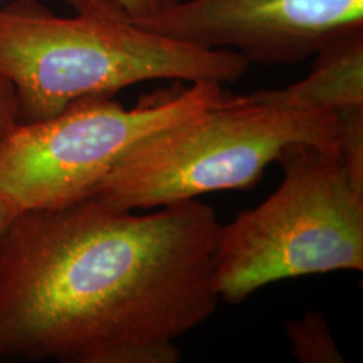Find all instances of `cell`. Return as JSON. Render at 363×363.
Returning <instances> with one entry per match:
<instances>
[{"mask_svg": "<svg viewBox=\"0 0 363 363\" xmlns=\"http://www.w3.org/2000/svg\"><path fill=\"white\" fill-rule=\"evenodd\" d=\"M216 210L93 198L18 214L0 256V361L177 363L218 307Z\"/></svg>", "mask_w": 363, "mask_h": 363, "instance_id": "cell-1", "label": "cell"}, {"mask_svg": "<svg viewBox=\"0 0 363 363\" xmlns=\"http://www.w3.org/2000/svg\"><path fill=\"white\" fill-rule=\"evenodd\" d=\"M249 66L238 52L144 28L105 0L74 16L55 15L37 0L0 6V72L13 84L23 123L145 81L232 84Z\"/></svg>", "mask_w": 363, "mask_h": 363, "instance_id": "cell-2", "label": "cell"}, {"mask_svg": "<svg viewBox=\"0 0 363 363\" xmlns=\"http://www.w3.org/2000/svg\"><path fill=\"white\" fill-rule=\"evenodd\" d=\"M295 143L339 148L337 112L226 94L220 104L138 140L91 198L132 211L249 189Z\"/></svg>", "mask_w": 363, "mask_h": 363, "instance_id": "cell-3", "label": "cell"}, {"mask_svg": "<svg viewBox=\"0 0 363 363\" xmlns=\"http://www.w3.org/2000/svg\"><path fill=\"white\" fill-rule=\"evenodd\" d=\"M276 162L284 172L280 187L220 223L216 286L230 304L280 280L363 271V191L339 148L291 144Z\"/></svg>", "mask_w": 363, "mask_h": 363, "instance_id": "cell-4", "label": "cell"}, {"mask_svg": "<svg viewBox=\"0 0 363 363\" xmlns=\"http://www.w3.org/2000/svg\"><path fill=\"white\" fill-rule=\"evenodd\" d=\"M225 97L220 84L194 82L133 108L94 96L54 116L21 121L0 144V202L23 214L88 199L138 140L196 116Z\"/></svg>", "mask_w": 363, "mask_h": 363, "instance_id": "cell-5", "label": "cell"}, {"mask_svg": "<svg viewBox=\"0 0 363 363\" xmlns=\"http://www.w3.org/2000/svg\"><path fill=\"white\" fill-rule=\"evenodd\" d=\"M135 23L249 64L291 65L363 27V0H182Z\"/></svg>", "mask_w": 363, "mask_h": 363, "instance_id": "cell-6", "label": "cell"}, {"mask_svg": "<svg viewBox=\"0 0 363 363\" xmlns=\"http://www.w3.org/2000/svg\"><path fill=\"white\" fill-rule=\"evenodd\" d=\"M288 109L342 112L363 106V27L340 34L315 52L307 77L283 89L249 94Z\"/></svg>", "mask_w": 363, "mask_h": 363, "instance_id": "cell-7", "label": "cell"}, {"mask_svg": "<svg viewBox=\"0 0 363 363\" xmlns=\"http://www.w3.org/2000/svg\"><path fill=\"white\" fill-rule=\"evenodd\" d=\"M294 355L303 363H342L330 327L320 313L308 312L286 327Z\"/></svg>", "mask_w": 363, "mask_h": 363, "instance_id": "cell-8", "label": "cell"}, {"mask_svg": "<svg viewBox=\"0 0 363 363\" xmlns=\"http://www.w3.org/2000/svg\"><path fill=\"white\" fill-rule=\"evenodd\" d=\"M339 116V154L351 181L363 191V106L351 108Z\"/></svg>", "mask_w": 363, "mask_h": 363, "instance_id": "cell-9", "label": "cell"}, {"mask_svg": "<svg viewBox=\"0 0 363 363\" xmlns=\"http://www.w3.org/2000/svg\"><path fill=\"white\" fill-rule=\"evenodd\" d=\"M132 22H142L178 4L182 0H105Z\"/></svg>", "mask_w": 363, "mask_h": 363, "instance_id": "cell-10", "label": "cell"}, {"mask_svg": "<svg viewBox=\"0 0 363 363\" xmlns=\"http://www.w3.org/2000/svg\"><path fill=\"white\" fill-rule=\"evenodd\" d=\"M21 123L19 106L13 84L0 72V144Z\"/></svg>", "mask_w": 363, "mask_h": 363, "instance_id": "cell-11", "label": "cell"}, {"mask_svg": "<svg viewBox=\"0 0 363 363\" xmlns=\"http://www.w3.org/2000/svg\"><path fill=\"white\" fill-rule=\"evenodd\" d=\"M16 213L9 208L7 205H4L3 202H0V256L3 252V247L7 238L9 230L13 225V220L16 218Z\"/></svg>", "mask_w": 363, "mask_h": 363, "instance_id": "cell-12", "label": "cell"}, {"mask_svg": "<svg viewBox=\"0 0 363 363\" xmlns=\"http://www.w3.org/2000/svg\"><path fill=\"white\" fill-rule=\"evenodd\" d=\"M65 1H67L76 11H82L88 7H91V4L94 3V0H65ZM0 3H1V0H0Z\"/></svg>", "mask_w": 363, "mask_h": 363, "instance_id": "cell-13", "label": "cell"}]
</instances>
